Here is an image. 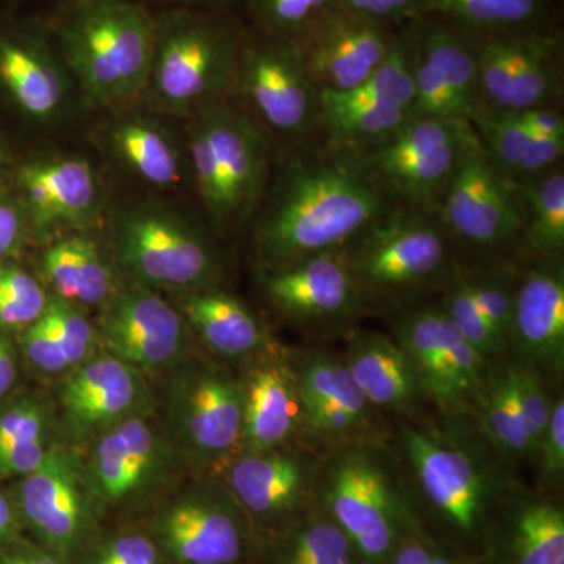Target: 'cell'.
Wrapping results in <instances>:
<instances>
[{
    "label": "cell",
    "mask_w": 564,
    "mask_h": 564,
    "mask_svg": "<svg viewBox=\"0 0 564 564\" xmlns=\"http://www.w3.org/2000/svg\"><path fill=\"white\" fill-rule=\"evenodd\" d=\"M437 302L443 306L448 318L454 322L458 332L463 334L464 339L473 345L485 361L494 362L507 359V352L494 336L491 326L488 325L475 303L473 292L464 280L462 267L456 272L454 280L448 282L447 288L437 296Z\"/></svg>",
    "instance_id": "obj_43"
},
{
    "label": "cell",
    "mask_w": 564,
    "mask_h": 564,
    "mask_svg": "<svg viewBox=\"0 0 564 564\" xmlns=\"http://www.w3.org/2000/svg\"><path fill=\"white\" fill-rule=\"evenodd\" d=\"M0 564H74L41 544L14 545L0 552Z\"/></svg>",
    "instance_id": "obj_52"
},
{
    "label": "cell",
    "mask_w": 564,
    "mask_h": 564,
    "mask_svg": "<svg viewBox=\"0 0 564 564\" xmlns=\"http://www.w3.org/2000/svg\"><path fill=\"white\" fill-rule=\"evenodd\" d=\"M181 124L204 220L217 237L250 228L272 177L273 141L234 98L206 104Z\"/></svg>",
    "instance_id": "obj_4"
},
{
    "label": "cell",
    "mask_w": 564,
    "mask_h": 564,
    "mask_svg": "<svg viewBox=\"0 0 564 564\" xmlns=\"http://www.w3.org/2000/svg\"><path fill=\"white\" fill-rule=\"evenodd\" d=\"M147 530L166 564H263L265 544L228 491L174 500Z\"/></svg>",
    "instance_id": "obj_19"
},
{
    "label": "cell",
    "mask_w": 564,
    "mask_h": 564,
    "mask_svg": "<svg viewBox=\"0 0 564 564\" xmlns=\"http://www.w3.org/2000/svg\"><path fill=\"white\" fill-rule=\"evenodd\" d=\"M245 21L228 10L154 13L150 73L141 102L184 121L206 104L232 98Z\"/></svg>",
    "instance_id": "obj_7"
},
{
    "label": "cell",
    "mask_w": 564,
    "mask_h": 564,
    "mask_svg": "<svg viewBox=\"0 0 564 564\" xmlns=\"http://www.w3.org/2000/svg\"><path fill=\"white\" fill-rule=\"evenodd\" d=\"M516 120L521 122L527 131L534 137L545 140L564 141V113L562 106L534 107L516 111Z\"/></svg>",
    "instance_id": "obj_51"
},
{
    "label": "cell",
    "mask_w": 564,
    "mask_h": 564,
    "mask_svg": "<svg viewBox=\"0 0 564 564\" xmlns=\"http://www.w3.org/2000/svg\"><path fill=\"white\" fill-rule=\"evenodd\" d=\"M392 207L359 155L317 139L274 159L252 248L259 265L339 251Z\"/></svg>",
    "instance_id": "obj_1"
},
{
    "label": "cell",
    "mask_w": 564,
    "mask_h": 564,
    "mask_svg": "<svg viewBox=\"0 0 564 564\" xmlns=\"http://www.w3.org/2000/svg\"><path fill=\"white\" fill-rule=\"evenodd\" d=\"M101 231H69L40 243L41 276L51 295L85 310L102 307L120 289Z\"/></svg>",
    "instance_id": "obj_29"
},
{
    "label": "cell",
    "mask_w": 564,
    "mask_h": 564,
    "mask_svg": "<svg viewBox=\"0 0 564 564\" xmlns=\"http://www.w3.org/2000/svg\"><path fill=\"white\" fill-rule=\"evenodd\" d=\"M474 140L469 122L413 118L359 158L395 206L436 214Z\"/></svg>",
    "instance_id": "obj_15"
},
{
    "label": "cell",
    "mask_w": 564,
    "mask_h": 564,
    "mask_svg": "<svg viewBox=\"0 0 564 564\" xmlns=\"http://www.w3.org/2000/svg\"><path fill=\"white\" fill-rule=\"evenodd\" d=\"M109 180L98 159L40 144L20 152L9 185L43 243L63 232L101 231L113 199Z\"/></svg>",
    "instance_id": "obj_11"
},
{
    "label": "cell",
    "mask_w": 564,
    "mask_h": 564,
    "mask_svg": "<svg viewBox=\"0 0 564 564\" xmlns=\"http://www.w3.org/2000/svg\"><path fill=\"white\" fill-rule=\"evenodd\" d=\"M474 36L480 111L516 113L534 107L562 106V29Z\"/></svg>",
    "instance_id": "obj_17"
},
{
    "label": "cell",
    "mask_w": 564,
    "mask_h": 564,
    "mask_svg": "<svg viewBox=\"0 0 564 564\" xmlns=\"http://www.w3.org/2000/svg\"><path fill=\"white\" fill-rule=\"evenodd\" d=\"M473 419L496 454L516 473L525 464L532 466V448L507 359L489 362L484 386L475 399Z\"/></svg>",
    "instance_id": "obj_36"
},
{
    "label": "cell",
    "mask_w": 564,
    "mask_h": 564,
    "mask_svg": "<svg viewBox=\"0 0 564 564\" xmlns=\"http://www.w3.org/2000/svg\"><path fill=\"white\" fill-rule=\"evenodd\" d=\"M323 454L304 443L239 454L226 470V489L263 544L317 503Z\"/></svg>",
    "instance_id": "obj_18"
},
{
    "label": "cell",
    "mask_w": 564,
    "mask_h": 564,
    "mask_svg": "<svg viewBox=\"0 0 564 564\" xmlns=\"http://www.w3.org/2000/svg\"><path fill=\"white\" fill-rule=\"evenodd\" d=\"M339 9V0H242L245 24L270 35L302 43L315 22Z\"/></svg>",
    "instance_id": "obj_41"
},
{
    "label": "cell",
    "mask_w": 564,
    "mask_h": 564,
    "mask_svg": "<svg viewBox=\"0 0 564 564\" xmlns=\"http://www.w3.org/2000/svg\"><path fill=\"white\" fill-rule=\"evenodd\" d=\"M414 20L400 25L386 61L359 87L322 93L321 139L362 155L413 120Z\"/></svg>",
    "instance_id": "obj_14"
},
{
    "label": "cell",
    "mask_w": 564,
    "mask_h": 564,
    "mask_svg": "<svg viewBox=\"0 0 564 564\" xmlns=\"http://www.w3.org/2000/svg\"><path fill=\"white\" fill-rule=\"evenodd\" d=\"M135 369L113 358L88 361L66 381L62 403L66 419L77 432H91L120 421L139 395Z\"/></svg>",
    "instance_id": "obj_33"
},
{
    "label": "cell",
    "mask_w": 564,
    "mask_h": 564,
    "mask_svg": "<svg viewBox=\"0 0 564 564\" xmlns=\"http://www.w3.org/2000/svg\"><path fill=\"white\" fill-rule=\"evenodd\" d=\"M31 242L35 237L28 212L9 184L0 185V262L14 261Z\"/></svg>",
    "instance_id": "obj_48"
},
{
    "label": "cell",
    "mask_w": 564,
    "mask_h": 564,
    "mask_svg": "<svg viewBox=\"0 0 564 564\" xmlns=\"http://www.w3.org/2000/svg\"><path fill=\"white\" fill-rule=\"evenodd\" d=\"M508 361V359H507ZM510 364L511 378H513L516 400L519 404L522 422H524L527 436H529L530 448H532V462L534 451L540 444L541 437L547 429L551 419L552 403L560 389L551 388L540 375L522 369V367Z\"/></svg>",
    "instance_id": "obj_45"
},
{
    "label": "cell",
    "mask_w": 564,
    "mask_h": 564,
    "mask_svg": "<svg viewBox=\"0 0 564 564\" xmlns=\"http://www.w3.org/2000/svg\"><path fill=\"white\" fill-rule=\"evenodd\" d=\"M259 288L285 321L317 333H351L364 315L340 251L259 265Z\"/></svg>",
    "instance_id": "obj_20"
},
{
    "label": "cell",
    "mask_w": 564,
    "mask_h": 564,
    "mask_svg": "<svg viewBox=\"0 0 564 564\" xmlns=\"http://www.w3.org/2000/svg\"><path fill=\"white\" fill-rule=\"evenodd\" d=\"M74 564H166V560L154 538L143 529L107 536L96 534Z\"/></svg>",
    "instance_id": "obj_44"
},
{
    "label": "cell",
    "mask_w": 564,
    "mask_h": 564,
    "mask_svg": "<svg viewBox=\"0 0 564 564\" xmlns=\"http://www.w3.org/2000/svg\"><path fill=\"white\" fill-rule=\"evenodd\" d=\"M470 126L486 154L508 180L534 176L563 163L564 141L534 137L513 113L480 111Z\"/></svg>",
    "instance_id": "obj_35"
},
{
    "label": "cell",
    "mask_w": 564,
    "mask_h": 564,
    "mask_svg": "<svg viewBox=\"0 0 564 564\" xmlns=\"http://www.w3.org/2000/svg\"><path fill=\"white\" fill-rule=\"evenodd\" d=\"M397 33L399 28L336 9L315 22L299 44L315 87L344 93L372 76L391 54Z\"/></svg>",
    "instance_id": "obj_25"
},
{
    "label": "cell",
    "mask_w": 564,
    "mask_h": 564,
    "mask_svg": "<svg viewBox=\"0 0 564 564\" xmlns=\"http://www.w3.org/2000/svg\"><path fill=\"white\" fill-rule=\"evenodd\" d=\"M339 9L400 28L419 17V0H339Z\"/></svg>",
    "instance_id": "obj_50"
},
{
    "label": "cell",
    "mask_w": 564,
    "mask_h": 564,
    "mask_svg": "<svg viewBox=\"0 0 564 564\" xmlns=\"http://www.w3.org/2000/svg\"><path fill=\"white\" fill-rule=\"evenodd\" d=\"M20 514L14 510L9 497L0 492V545L11 544L20 530Z\"/></svg>",
    "instance_id": "obj_55"
},
{
    "label": "cell",
    "mask_w": 564,
    "mask_h": 564,
    "mask_svg": "<svg viewBox=\"0 0 564 564\" xmlns=\"http://www.w3.org/2000/svg\"><path fill=\"white\" fill-rule=\"evenodd\" d=\"M532 466L536 480L533 488L563 492L564 485V391H556L547 429L534 451Z\"/></svg>",
    "instance_id": "obj_46"
},
{
    "label": "cell",
    "mask_w": 564,
    "mask_h": 564,
    "mask_svg": "<svg viewBox=\"0 0 564 564\" xmlns=\"http://www.w3.org/2000/svg\"><path fill=\"white\" fill-rule=\"evenodd\" d=\"M36 13L76 82L87 113L141 101L154 39L150 7L139 0H52Z\"/></svg>",
    "instance_id": "obj_3"
},
{
    "label": "cell",
    "mask_w": 564,
    "mask_h": 564,
    "mask_svg": "<svg viewBox=\"0 0 564 564\" xmlns=\"http://www.w3.org/2000/svg\"><path fill=\"white\" fill-rule=\"evenodd\" d=\"M562 494L516 481L492 516L480 564H564Z\"/></svg>",
    "instance_id": "obj_26"
},
{
    "label": "cell",
    "mask_w": 564,
    "mask_h": 564,
    "mask_svg": "<svg viewBox=\"0 0 564 564\" xmlns=\"http://www.w3.org/2000/svg\"><path fill=\"white\" fill-rule=\"evenodd\" d=\"M188 326L161 292L120 285L101 307L98 334L113 358L132 369L155 370L173 362L187 343Z\"/></svg>",
    "instance_id": "obj_24"
},
{
    "label": "cell",
    "mask_w": 564,
    "mask_h": 564,
    "mask_svg": "<svg viewBox=\"0 0 564 564\" xmlns=\"http://www.w3.org/2000/svg\"><path fill=\"white\" fill-rule=\"evenodd\" d=\"M419 17L440 18L473 35L560 29L558 0H419Z\"/></svg>",
    "instance_id": "obj_34"
},
{
    "label": "cell",
    "mask_w": 564,
    "mask_h": 564,
    "mask_svg": "<svg viewBox=\"0 0 564 564\" xmlns=\"http://www.w3.org/2000/svg\"><path fill=\"white\" fill-rule=\"evenodd\" d=\"M46 285L14 261L0 262V328L25 329L50 303Z\"/></svg>",
    "instance_id": "obj_42"
},
{
    "label": "cell",
    "mask_w": 564,
    "mask_h": 564,
    "mask_svg": "<svg viewBox=\"0 0 564 564\" xmlns=\"http://www.w3.org/2000/svg\"><path fill=\"white\" fill-rule=\"evenodd\" d=\"M22 345H24L25 355L29 356L33 366L44 372H62L69 367L65 351L44 314L24 329Z\"/></svg>",
    "instance_id": "obj_49"
},
{
    "label": "cell",
    "mask_w": 564,
    "mask_h": 564,
    "mask_svg": "<svg viewBox=\"0 0 564 564\" xmlns=\"http://www.w3.org/2000/svg\"><path fill=\"white\" fill-rule=\"evenodd\" d=\"M426 564H480V562L469 558V556L458 554V552L451 551V549L440 547L436 554H434Z\"/></svg>",
    "instance_id": "obj_57"
},
{
    "label": "cell",
    "mask_w": 564,
    "mask_h": 564,
    "mask_svg": "<svg viewBox=\"0 0 564 564\" xmlns=\"http://www.w3.org/2000/svg\"><path fill=\"white\" fill-rule=\"evenodd\" d=\"M20 150L13 140L0 128V185L9 184L11 173L17 166Z\"/></svg>",
    "instance_id": "obj_56"
},
{
    "label": "cell",
    "mask_w": 564,
    "mask_h": 564,
    "mask_svg": "<svg viewBox=\"0 0 564 564\" xmlns=\"http://www.w3.org/2000/svg\"><path fill=\"white\" fill-rule=\"evenodd\" d=\"M317 502L347 534L362 564H386L404 538L423 533L389 440L323 454Z\"/></svg>",
    "instance_id": "obj_8"
},
{
    "label": "cell",
    "mask_w": 564,
    "mask_h": 564,
    "mask_svg": "<svg viewBox=\"0 0 564 564\" xmlns=\"http://www.w3.org/2000/svg\"><path fill=\"white\" fill-rule=\"evenodd\" d=\"M40 0H0V9L11 11H29V7Z\"/></svg>",
    "instance_id": "obj_58"
},
{
    "label": "cell",
    "mask_w": 564,
    "mask_h": 564,
    "mask_svg": "<svg viewBox=\"0 0 564 564\" xmlns=\"http://www.w3.org/2000/svg\"><path fill=\"white\" fill-rule=\"evenodd\" d=\"M17 377L18 369L13 347L6 337L0 336V400L13 388Z\"/></svg>",
    "instance_id": "obj_54"
},
{
    "label": "cell",
    "mask_w": 564,
    "mask_h": 564,
    "mask_svg": "<svg viewBox=\"0 0 564 564\" xmlns=\"http://www.w3.org/2000/svg\"><path fill=\"white\" fill-rule=\"evenodd\" d=\"M414 118L473 121L480 111L473 33L440 18H414Z\"/></svg>",
    "instance_id": "obj_22"
},
{
    "label": "cell",
    "mask_w": 564,
    "mask_h": 564,
    "mask_svg": "<svg viewBox=\"0 0 564 564\" xmlns=\"http://www.w3.org/2000/svg\"><path fill=\"white\" fill-rule=\"evenodd\" d=\"M243 440L240 454L303 443L304 408L292 359L269 350L242 380Z\"/></svg>",
    "instance_id": "obj_28"
},
{
    "label": "cell",
    "mask_w": 564,
    "mask_h": 564,
    "mask_svg": "<svg viewBox=\"0 0 564 564\" xmlns=\"http://www.w3.org/2000/svg\"><path fill=\"white\" fill-rule=\"evenodd\" d=\"M291 359L304 410L315 406L337 408L373 429L389 432L381 413L367 402L356 384L343 352L307 348Z\"/></svg>",
    "instance_id": "obj_37"
},
{
    "label": "cell",
    "mask_w": 564,
    "mask_h": 564,
    "mask_svg": "<svg viewBox=\"0 0 564 564\" xmlns=\"http://www.w3.org/2000/svg\"><path fill=\"white\" fill-rule=\"evenodd\" d=\"M152 11L162 10H228L240 13L242 0H139Z\"/></svg>",
    "instance_id": "obj_53"
},
{
    "label": "cell",
    "mask_w": 564,
    "mask_h": 564,
    "mask_svg": "<svg viewBox=\"0 0 564 564\" xmlns=\"http://www.w3.org/2000/svg\"><path fill=\"white\" fill-rule=\"evenodd\" d=\"M182 425L204 459L231 463L242 452V380L215 370L193 377L182 397Z\"/></svg>",
    "instance_id": "obj_30"
},
{
    "label": "cell",
    "mask_w": 564,
    "mask_h": 564,
    "mask_svg": "<svg viewBox=\"0 0 564 564\" xmlns=\"http://www.w3.org/2000/svg\"><path fill=\"white\" fill-rule=\"evenodd\" d=\"M386 321L389 334L410 356L434 415L473 419L489 362L464 339L437 299Z\"/></svg>",
    "instance_id": "obj_16"
},
{
    "label": "cell",
    "mask_w": 564,
    "mask_h": 564,
    "mask_svg": "<svg viewBox=\"0 0 564 564\" xmlns=\"http://www.w3.org/2000/svg\"><path fill=\"white\" fill-rule=\"evenodd\" d=\"M44 317L50 322L52 332L61 343L69 367L87 361L95 347L98 332L84 314V310L51 295Z\"/></svg>",
    "instance_id": "obj_47"
},
{
    "label": "cell",
    "mask_w": 564,
    "mask_h": 564,
    "mask_svg": "<svg viewBox=\"0 0 564 564\" xmlns=\"http://www.w3.org/2000/svg\"><path fill=\"white\" fill-rule=\"evenodd\" d=\"M343 356L356 384L378 413L408 422L433 417L413 362L391 334L352 329Z\"/></svg>",
    "instance_id": "obj_27"
},
{
    "label": "cell",
    "mask_w": 564,
    "mask_h": 564,
    "mask_svg": "<svg viewBox=\"0 0 564 564\" xmlns=\"http://www.w3.org/2000/svg\"><path fill=\"white\" fill-rule=\"evenodd\" d=\"M161 454V441L143 419H126L104 434L93 456L90 486L99 511L143 492L158 473Z\"/></svg>",
    "instance_id": "obj_31"
},
{
    "label": "cell",
    "mask_w": 564,
    "mask_h": 564,
    "mask_svg": "<svg viewBox=\"0 0 564 564\" xmlns=\"http://www.w3.org/2000/svg\"><path fill=\"white\" fill-rule=\"evenodd\" d=\"M47 421L43 408L24 400L0 414V475L25 477L46 458Z\"/></svg>",
    "instance_id": "obj_40"
},
{
    "label": "cell",
    "mask_w": 564,
    "mask_h": 564,
    "mask_svg": "<svg viewBox=\"0 0 564 564\" xmlns=\"http://www.w3.org/2000/svg\"><path fill=\"white\" fill-rule=\"evenodd\" d=\"M232 98L262 126L276 155L321 139L322 91L295 41L245 24Z\"/></svg>",
    "instance_id": "obj_10"
},
{
    "label": "cell",
    "mask_w": 564,
    "mask_h": 564,
    "mask_svg": "<svg viewBox=\"0 0 564 564\" xmlns=\"http://www.w3.org/2000/svg\"><path fill=\"white\" fill-rule=\"evenodd\" d=\"M389 447L422 532L480 562L492 516L519 473L496 454L474 419H397Z\"/></svg>",
    "instance_id": "obj_2"
},
{
    "label": "cell",
    "mask_w": 564,
    "mask_h": 564,
    "mask_svg": "<svg viewBox=\"0 0 564 564\" xmlns=\"http://www.w3.org/2000/svg\"><path fill=\"white\" fill-rule=\"evenodd\" d=\"M84 115L76 82L41 14L0 9V128L18 147Z\"/></svg>",
    "instance_id": "obj_9"
},
{
    "label": "cell",
    "mask_w": 564,
    "mask_h": 564,
    "mask_svg": "<svg viewBox=\"0 0 564 564\" xmlns=\"http://www.w3.org/2000/svg\"><path fill=\"white\" fill-rule=\"evenodd\" d=\"M527 251L538 259H564V169L510 180Z\"/></svg>",
    "instance_id": "obj_38"
},
{
    "label": "cell",
    "mask_w": 564,
    "mask_h": 564,
    "mask_svg": "<svg viewBox=\"0 0 564 564\" xmlns=\"http://www.w3.org/2000/svg\"><path fill=\"white\" fill-rule=\"evenodd\" d=\"M263 564H362L340 527L315 503L265 545Z\"/></svg>",
    "instance_id": "obj_39"
},
{
    "label": "cell",
    "mask_w": 564,
    "mask_h": 564,
    "mask_svg": "<svg viewBox=\"0 0 564 564\" xmlns=\"http://www.w3.org/2000/svg\"><path fill=\"white\" fill-rule=\"evenodd\" d=\"M174 306L188 329L223 358H250L272 350L269 333L258 315L220 285L177 293Z\"/></svg>",
    "instance_id": "obj_32"
},
{
    "label": "cell",
    "mask_w": 564,
    "mask_h": 564,
    "mask_svg": "<svg viewBox=\"0 0 564 564\" xmlns=\"http://www.w3.org/2000/svg\"><path fill=\"white\" fill-rule=\"evenodd\" d=\"M436 218L464 263L532 256L511 182L494 165L477 135L441 199Z\"/></svg>",
    "instance_id": "obj_13"
},
{
    "label": "cell",
    "mask_w": 564,
    "mask_h": 564,
    "mask_svg": "<svg viewBox=\"0 0 564 564\" xmlns=\"http://www.w3.org/2000/svg\"><path fill=\"white\" fill-rule=\"evenodd\" d=\"M91 144L107 176L131 193L193 198L191 162L181 121L131 104L96 113Z\"/></svg>",
    "instance_id": "obj_12"
},
{
    "label": "cell",
    "mask_w": 564,
    "mask_h": 564,
    "mask_svg": "<svg viewBox=\"0 0 564 564\" xmlns=\"http://www.w3.org/2000/svg\"><path fill=\"white\" fill-rule=\"evenodd\" d=\"M101 231L115 265L133 284L176 295L220 285L217 236L202 212L188 209L182 199L113 195Z\"/></svg>",
    "instance_id": "obj_5"
},
{
    "label": "cell",
    "mask_w": 564,
    "mask_h": 564,
    "mask_svg": "<svg viewBox=\"0 0 564 564\" xmlns=\"http://www.w3.org/2000/svg\"><path fill=\"white\" fill-rule=\"evenodd\" d=\"M339 251L366 314L384 318L436 300L463 263L436 214L402 206Z\"/></svg>",
    "instance_id": "obj_6"
},
{
    "label": "cell",
    "mask_w": 564,
    "mask_h": 564,
    "mask_svg": "<svg viewBox=\"0 0 564 564\" xmlns=\"http://www.w3.org/2000/svg\"><path fill=\"white\" fill-rule=\"evenodd\" d=\"M507 359L551 388H563L564 259H527L516 288Z\"/></svg>",
    "instance_id": "obj_23"
},
{
    "label": "cell",
    "mask_w": 564,
    "mask_h": 564,
    "mask_svg": "<svg viewBox=\"0 0 564 564\" xmlns=\"http://www.w3.org/2000/svg\"><path fill=\"white\" fill-rule=\"evenodd\" d=\"M18 514L39 544L74 563L98 534L101 511L73 456L50 447L39 469L22 480Z\"/></svg>",
    "instance_id": "obj_21"
}]
</instances>
